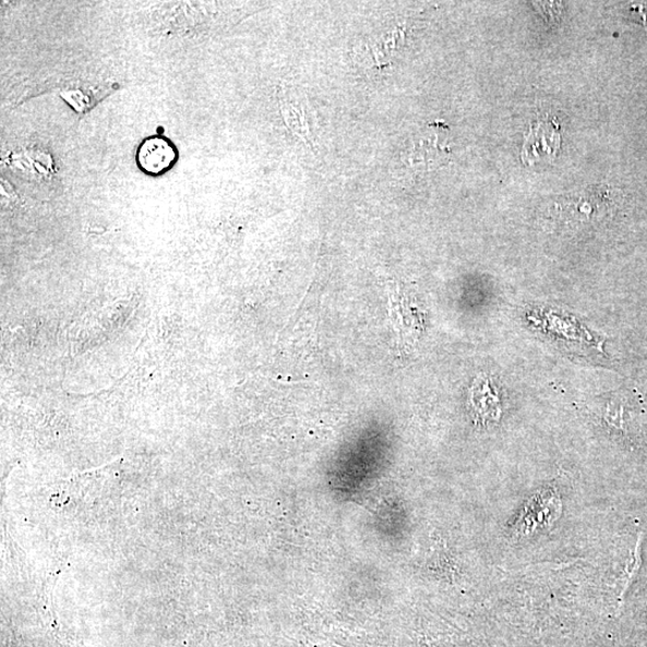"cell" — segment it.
<instances>
[{
	"label": "cell",
	"mask_w": 647,
	"mask_h": 647,
	"mask_svg": "<svg viewBox=\"0 0 647 647\" xmlns=\"http://www.w3.org/2000/svg\"><path fill=\"white\" fill-rule=\"evenodd\" d=\"M177 151L172 142L154 136L146 139L140 145L137 164L144 173L163 176L177 163Z\"/></svg>",
	"instance_id": "2"
},
{
	"label": "cell",
	"mask_w": 647,
	"mask_h": 647,
	"mask_svg": "<svg viewBox=\"0 0 647 647\" xmlns=\"http://www.w3.org/2000/svg\"><path fill=\"white\" fill-rule=\"evenodd\" d=\"M632 10L640 15L644 23H647V3L632 4Z\"/></svg>",
	"instance_id": "4"
},
{
	"label": "cell",
	"mask_w": 647,
	"mask_h": 647,
	"mask_svg": "<svg viewBox=\"0 0 647 647\" xmlns=\"http://www.w3.org/2000/svg\"><path fill=\"white\" fill-rule=\"evenodd\" d=\"M88 91L71 89L60 94L63 99L73 108L77 113L87 112V109L92 108L97 101L103 99L101 91H97L89 95Z\"/></svg>",
	"instance_id": "3"
},
{
	"label": "cell",
	"mask_w": 647,
	"mask_h": 647,
	"mask_svg": "<svg viewBox=\"0 0 647 647\" xmlns=\"http://www.w3.org/2000/svg\"><path fill=\"white\" fill-rule=\"evenodd\" d=\"M560 144L561 132L556 119L540 118L525 136L520 154L522 161L527 166L552 163L558 156Z\"/></svg>",
	"instance_id": "1"
}]
</instances>
